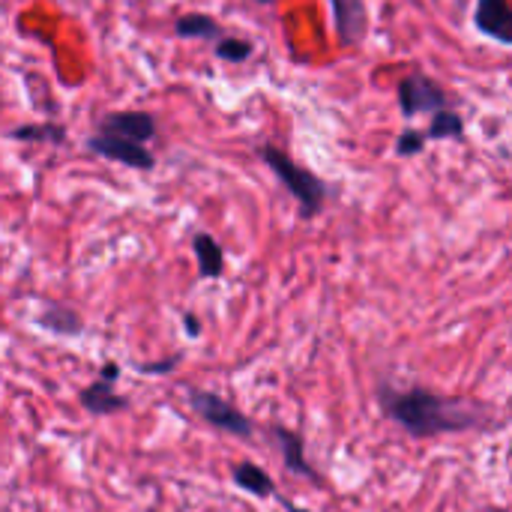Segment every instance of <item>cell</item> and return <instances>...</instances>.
<instances>
[{"mask_svg":"<svg viewBox=\"0 0 512 512\" xmlns=\"http://www.w3.org/2000/svg\"><path fill=\"white\" fill-rule=\"evenodd\" d=\"M174 33L180 39H204V42H216L222 39V24L210 15H201V12H186L174 21Z\"/></svg>","mask_w":512,"mask_h":512,"instance_id":"obj_13","label":"cell"},{"mask_svg":"<svg viewBox=\"0 0 512 512\" xmlns=\"http://www.w3.org/2000/svg\"><path fill=\"white\" fill-rule=\"evenodd\" d=\"M183 321H186V333H189V336L195 339V336L201 333V330H198V318H195V315H186Z\"/></svg>","mask_w":512,"mask_h":512,"instance_id":"obj_20","label":"cell"},{"mask_svg":"<svg viewBox=\"0 0 512 512\" xmlns=\"http://www.w3.org/2000/svg\"><path fill=\"white\" fill-rule=\"evenodd\" d=\"M426 132H417V129H405L399 138H396V156H417L426 150Z\"/></svg>","mask_w":512,"mask_h":512,"instance_id":"obj_18","label":"cell"},{"mask_svg":"<svg viewBox=\"0 0 512 512\" xmlns=\"http://www.w3.org/2000/svg\"><path fill=\"white\" fill-rule=\"evenodd\" d=\"M285 504V510L288 512H312V510H306V507H297V504H288V501H282Z\"/></svg>","mask_w":512,"mask_h":512,"instance_id":"obj_21","label":"cell"},{"mask_svg":"<svg viewBox=\"0 0 512 512\" xmlns=\"http://www.w3.org/2000/svg\"><path fill=\"white\" fill-rule=\"evenodd\" d=\"M99 132L117 135L135 144H147L156 135V117L147 111H111L99 120Z\"/></svg>","mask_w":512,"mask_h":512,"instance_id":"obj_8","label":"cell"},{"mask_svg":"<svg viewBox=\"0 0 512 512\" xmlns=\"http://www.w3.org/2000/svg\"><path fill=\"white\" fill-rule=\"evenodd\" d=\"M399 108L405 117L435 114L450 105V93L426 72H411L399 81Z\"/></svg>","mask_w":512,"mask_h":512,"instance_id":"obj_4","label":"cell"},{"mask_svg":"<svg viewBox=\"0 0 512 512\" xmlns=\"http://www.w3.org/2000/svg\"><path fill=\"white\" fill-rule=\"evenodd\" d=\"M378 402H381V411L387 414V420L396 423L405 435H411L417 441L459 435V432L486 426V411H480L477 405L456 399V396H441L426 387L381 384Z\"/></svg>","mask_w":512,"mask_h":512,"instance_id":"obj_1","label":"cell"},{"mask_svg":"<svg viewBox=\"0 0 512 512\" xmlns=\"http://www.w3.org/2000/svg\"><path fill=\"white\" fill-rule=\"evenodd\" d=\"M117 378H120V366L117 363H105L99 378L78 393L81 408L87 414H93V417H111V414L126 411L129 402L117 393Z\"/></svg>","mask_w":512,"mask_h":512,"instance_id":"obj_5","label":"cell"},{"mask_svg":"<svg viewBox=\"0 0 512 512\" xmlns=\"http://www.w3.org/2000/svg\"><path fill=\"white\" fill-rule=\"evenodd\" d=\"M474 24L483 36L501 42V45H512V12L510 0H477L474 9Z\"/></svg>","mask_w":512,"mask_h":512,"instance_id":"obj_9","label":"cell"},{"mask_svg":"<svg viewBox=\"0 0 512 512\" xmlns=\"http://www.w3.org/2000/svg\"><path fill=\"white\" fill-rule=\"evenodd\" d=\"M255 3H264V6H267V3H273V0H255Z\"/></svg>","mask_w":512,"mask_h":512,"instance_id":"obj_22","label":"cell"},{"mask_svg":"<svg viewBox=\"0 0 512 512\" xmlns=\"http://www.w3.org/2000/svg\"><path fill=\"white\" fill-rule=\"evenodd\" d=\"M192 252H195L201 279H219L225 273V249L219 246V240L213 234L198 231L192 237Z\"/></svg>","mask_w":512,"mask_h":512,"instance_id":"obj_12","label":"cell"},{"mask_svg":"<svg viewBox=\"0 0 512 512\" xmlns=\"http://www.w3.org/2000/svg\"><path fill=\"white\" fill-rule=\"evenodd\" d=\"M186 393H189L186 402H189L192 414H195L201 423H207V426H213V429H219V432H225V435H231V438H243V441H249V438L255 435L252 420H249L237 405H231L228 399H222L219 393H213V390H198V387H189Z\"/></svg>","mask_w":512,"mask_h":512,"instance_id":"obj_3","label":"cell"},{"mask_svg":"<svg viewBox=\"0 0 512 512\" xmlns=\"http://www.w3.org/2000/svg\"><path fill=\"white\" fill-rule=\"evenodd\" d=\"M261 159L279 177V183L294 195L303 219H312V216H318L324 210V204L330 198V186L318 174H312L309 168H303L297 159H291L288 153H282L273 144H264L261 147Z\"/></svg>","mask_w":512,"mask_h":512,"instance_id":"obj_2","label":"cell"},{"mask_svg":"<svg viewBox=\"0 0 512 512\" xmlns=\"http://www.w3.org/2000/svg\"><path fill=\"white\" fill-rule=\"evenodd\" d=\"M12 138L18 141H48V144H57L66 138L63 126H54V123H45V126H21V129H12Z\"/></svg>","mask_w":512,"mask_h":512,"instance_id":"obj_17","label":"cell"},{"mask_svg":"<svg viewBox=\"0 0 512 512\" xmlns=\"http://www.w3.org/2000/svg\"><path fill=\"white\" fill-rule=\"evenodd\" d=\"M87 150L108 159V162H120L126 168H138V171H150L156 165V156L144 147V144H135V141H126V138H117V135H105V132H96L87 138Z\"/></svg>","mask_w":512,"mask_h":512,"instance_id":"obj_6","label":"cell"},{"mask_svg":"<svg viewBox=\"0 0 512 512\" xmlns=\"http://www.w3.org/2000/svg\"><path fill=\"white\" fill-rule=\"evenodd\" d=\"M36 324H39L42 330H48V333H57V336H78V333L84 330L81 318H78L72 309H66V306H48V309L36 318Z\"/></svg>","mask_w":512,"mask_h":512,"instance_id":"obj_14","label":"cell"},{"mask_svg":"<svg viewBox=\"0 0 512 512\" xmlns=\"http://www.w3.org/2000/svg\"><path fill=\"white\" fill-rule=\"evenodd\" d=\"M333 24L339 33V42L345 48H357L369 33V9L366 0H330Z\"/></svg>","mask_w":512,"mask_h":512,"instance_id":"obj_7","label":"cell"},{"mask_svg":"<svg viewBox=\"0 0 512 512\" xmlns=\"http://www.w3.org/2000/svg\"><path fill=\"white\" fill-rule=\"evenodd\" d=\"M252 54H255V45L249 39L228 36V33L222 39H216V57L225 60V63H246Z\"/></svg>","mask_w":512,"mask_h":512,"instance_id":"obj_16","label":"cell"},{"mask_svg":"<svg viewBox=\"0 0 512 512\" xmlns=\"http://www.w3.org/2000/svg\"><path fill=\"white\" fill-rule=\"evenodd\" d=\"M177 363H180V357H168L162 363H141L138 372H144V375H168Z\"/></svg>","mask_w":512,"mask_h":512,"instance_id":"obj_19","label":"cell"},{"mask_svg":"<svg viewBox=\"0 0 512 512\" xmlns=\"http://www.w3.org/2000/svg\"><path fill=\"white\" fill-rule=\"evenodd\" d=\"M465 135V120L450 111V108H441L432 114V123L426 129V138H435V141H447V138H462Z\"/></svg>","mask_w":512,"mask_h":512,"instance_id":"obj_15","label":"cell"},{"mask_svg":"<svg viewBox=\"0 0 512 512\" xmlns=\"http://www.w3.org/2000/svg\"><path fill=\"white\" fill-rule=\"evenodd\" d=\"M273 438L279 444V453H282V462L291 474L297 477H306V480H315L318 483V474L312 471L309 459H306V447H303V438L285 426H273Z\"/></svg>","mask_w":512,"mask_h":512,"instance_id":"obj_10","label":"cell"},{"mask_svg":"<svg viewBox=\"0 0 512 512\" xmlns=\"http://www.w3.org/2000/svg\"><path fill=\"white\" fill-rule=\"evenodd\" d=\"M231 480H234V486H237L240 492H246V495H252V498H258V501L279 498L273 477H270L261 465H255V462H237L234 471H231Z\"/></svg>","mask_w":512,"mask_h":512,"instance_id":"obj_11","label":"cell"}]
</instances>
